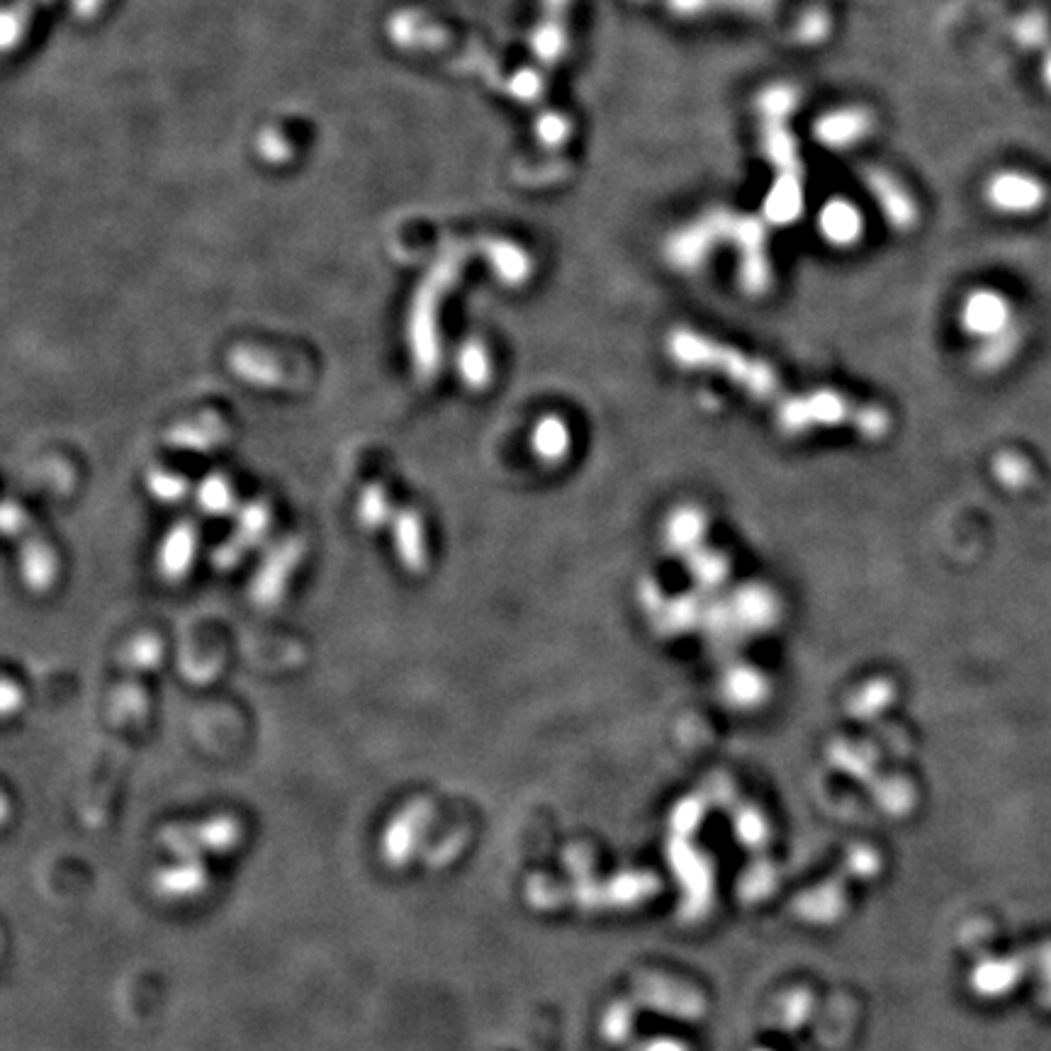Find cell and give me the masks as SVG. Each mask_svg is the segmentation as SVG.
Listing matches in <instances>:
<instances>
[{"instance_id":"1","label":"cell","mask_w":1051,"mask_h":1051,"mask_svg":"<svg viewBox=\"0 0 1051 1051\" xmlns=\"http://www.w3.org/2000/svg\"><path fill=\"white\" fill-rule=\"evenodd\" d=\"M988 200L1003 212H1030L1042 205L1044 190L1025 173H1001L988 185Z\"/></svg>"},{"instance_id":"2","label":"cell","mask_w":1051,"mask_h":1051,"mask_svg":"<svg viewBox=\"0 0 1051 1051\" xmlns=\"http://www.w3.org/2000/svg\"><path fill=\"white\" fill-rule=\"evenodd\" d=\"M1005 305L998 295L991 293H979L971 295L964 309V321L971 331L976 334H993L998 331L1001 324L1005 321Z\"/></svg>"},{"instance_id":"3","label":"cell","mask_w":1051,"mask_h":1051,"mask_svg":"<svg viewBox=\"0 0 1051 1051\" xmlns=\"http://www.w3.org/2000/svg\"><path fill=\"white\" fill-rule=\"evenodd\" d=\"M821 227L830 241L849 244L859 237V231H862V217H859V212L852 205L830 203L823 210Z\"/></svg>"},{"instance_id":"4","label":"cell","mask_w":1051,"mask_h":1051,"mask_svg":"<svg viewBox=\"0 0 1051 1051\" xmlns=\"http://www.w3.org/2000/svg\"><path fill=\"white\" fill-rule=\"evenodd\" d=\"M821 139L833 144V147H845V144L859 139V134L864 132V117L857 113H840V115H830L821 122Z\"/></svg>"},{"instance_id":"5","label":"cell","mask_w":1051,"mask_h":1051,"mask_svg":"<svg viewBox=\"0 0 1051 1051\" xmlns=\"http://www.w3.org/2000/svg\"><path fill=\"white\" fill-rule=\"evenodd\" d=\"M567 443H569V433L561 419L551 417L541 421L539 429H535L533 445L545 461H557V457H563L567 451Z\"/></svg>"},{"instance_id":"6","label":"cell","mask_w":1051,"mask_h":1051,"mask_svg":"<svg viewBox=\"0 0 1051 1051\" xmlns=\"http://www.w3.org/2000/svg\"><path fill=\"white\" fill-rule=\"evenodd\" d=\"M1017 35H1020V39L1025 44H1035V47H1042V42L1049 39V30H1047V20L1042 15H1037V13H1030V15H1025L1020 18V22H1017ZM1044 76H1047V83L1051 88V44L1047 47V59H1044Z\"/></svg>"},{"instance_id":"7","label":"cell","mask_w":1051,"mask_h":1051,"mask_svg":"<svg viewBox=\"0 0 1051 1051\" xmlns=\"http://www.w3.org/2000/svg\"><path fill=\"white\" fill-rule=\"evenodd\" d=\"M178 531H181V547H173V543H169L163 551V569L169 575H181L188 567L190 553H193V535H190L188 529Z\"/></svg>"}]
</instances>
